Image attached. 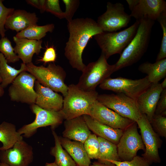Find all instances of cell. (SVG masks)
<instances>
[{"label":"cell","mask_w":166,"mask_h":166,"mask_svg":"<svg viewBox=\"0 0 166 166\" xmlns=\"http://www.w3.org/2000/svg\"><path fill=\"white\" fill-rule=\"evenodd\" d=\"M69 37L65 48V55L72 67L82 72L86 65L82 54L90 39L103 31L97 22L88 18L73 19L68 22Z\"/></svg>","instance_id":"1"},{"label":"cell","mask_w":166,"mask_h":166,"mask_svg":"<svg viewBox=\"0 0 166 166\" xmlns=\"http://www.w3.org/2000/svg\"><path fill=\"white\" fill-rule=\"evenodd\" d=\"M139 20L140 24L135 36L114 64L116 71L136 63L147 51L155 22L147 18Z\"/></svg>","instance_id":"2"},{"label":"cell","mask_w":166,"mask_h":166,"mask_svg":"<svg viewBox=\"0 0 166 166\" xmlns=\"http://www.w3.org/2000/svg\"><path fill=\"white\" fill-rule=\"evenodd\" d=\"M98 95L96 90L85 91L80 89L77 85H69L67 94L63 98L62 107L59 111L63 119L68 120L88 115Z\"/></svg>","instance_id":"3"},{"label":"cell","mask_w":166,"mask_h":166,"mask_svg":"<svg viewBox=\"0 0 166 166\" xmlns=\"http://www.w3.org/2000/svg\"><path fill=\"white\" fill-rule=\"evenodd\" d=\"M140 22L136 20L133 24L122 31H103L94 38L106 59L116 54L121 53L135 36Z\"/></svg>","instance_id":"4"},{"label":"cell","mask_w":166,"mask_h":166,"mask_svg":"<svg viewBox=\"0 0 166 166\" xmlns=\"http://www.w3.org/2000/svg\"><path fill=\"white\" fill-rule=\"evenodd\" d=\"M27 70L42 85L56 92L61 93L65 97L68 86L65 84L66 73L60 66L50 63L47 67L37 66L31 62L26 64Z\"/></svg>","instance_id":"5"},{"label":"cell","mask_w":166,"mask_h":166,"mask_svg":"<svg viewBox=\"0 0 166 166\" xmlns=\"http://www.w3.org/2000/svg\"><path fill=\"white\" fill-rule=\"evenodd\" d=\"M107 60L101 53L97 60L86 65L76 84L78 87L85 91L96 90L98 85L116 71L115 64L109 65Z\"/></svg>","instance_id":"6"},{"label":"cell","mask_w":166,"mask_h":166,"mask_svg":"<svg viewBox=\"0 0 166 166\" xmlns=\"http://www.w3.org/2000/svg\"><path fill=\"white\" fill-rule=\"evenodd\" d=\"M97 100L121 116L136 122L142 114L136 100L122 93L98 94Z\"/></svg>","instance_id":"7"},{"label":"cell","mask_w":166,"mask_h":166,"mask_svg":"<svg viewBox=\"0 0 166 166\" xmlns=\"http://www.w3.org/2000/svg\"><path fill=\"white\" fill-rule=\"evenodd\" d=\"M148 76L139 79L132 80L122 77L104 80L99 85L102 89L122 93L136 100L138 97L151 85Z\"/></svg>","instance_id":"8"},{"label":"cell","mask_w":166,"mask_h":166,"mask_svg":"<svg viewBox=\"0 0 166 166\" xmlns=\"http://www.w3.org/2000/svg\"><path fill=\"white\" fill-rule=\"evenodd\" d=\"M136 122L140 129L145 147L144 152L142 156L150 164L153 163H160L158 150L161 146L162 141L160 136L153 129L145 114L142 113Z\"/></svg>","instance_id":"9"},{"label":"cell","mask_w":166,"mask_h":166,"mask_svg":"<svg viewBox=\"0 0 166 166\" xmlns=\"http://www.w3.org/2000/svg\"><path fill=\"white\" fill-rule=\"evenodd\" d=\"M36 79L26 71L21 73L16 77L8 89L11 101L26 103L35 104L37 94L34 89Z\"/></svg>","instance_id":"10"},{"label":"cell","mask_w":166,"mask_h":166,"mask_svg":"<svg viewBox=\"0 0 166 166\" xmlns=\"http://www.w3.org/2000/svg\"><path fill=\"white\" fill-rule=\"evenodd\" d=\"M124 9L121 3L107 2L106 11L98 17L97 22L103 31L116 32L127 26L131 17Z\"/></svg>","instance_id":"11"},{"label":"cell","mask_w":166,"mask_h":166,"mask_svg":"<svg viewBox=\"0 0 166 166\" xmlns=\"http://www.w3.org/2000/svg\"><path fill=\"white\" fill-rule=\"evenodd\" d=\"M117 145L118 155L121 161H130L137 156L139 150L144 151V145L138 131L136 122H134L123 130Z\"/></svg>","instance_id":"12"},{"label":"cell","mask_w":166,"mask_h":166,"mask_svg":"<svg viewBox=\"0 0 166 166\" xmlns=\"http://www.w3.org/2000/svg\"><path fill=\"white\" fill-rule=\"evenodd\" d=\"M30 109L35 115L34 120L17 130L20 135L25 138L33 136L39 128L49 126L53 128H55L61 124L63 119L59 111L46 110L35 104L30 105Z\"/></svg>","instance_id":"13"},{"label":"cell","mask_w":166,"mask_h":166,"mask_svg":"<svg viewBox=\"0 0 166 166\" xmlns=\"http://www.w3.org/2000/svg\"><path fill=\"white\" fill-rule=\"evenodd\" d=\"M131 13V17L136 20L147 18L155 21L166 12L164 0H126Z\"/></svg>","instance_id":"14"},{"label":"cell","mask_w":166,"mask_h":166,"mask_svg":"<svg viewBox=\"0 0 166 166\" xmlns=\"http://www.w3.org/2000/svg\"><path fill=\"white\" fill-rule=\"evenodd\" d=\"M33 159L32 147L23 139L17 141L11 148L0 151L1 162L10 166H29Z\"/></svg>","instance_id":"15"},{"label":"cell","mask_w":166,"mask_h":166,"mask_svg":"<svg viewBox=\"0 0 166 166\" xmlns=\"http://www.w3.org/2000/svg\"><path fill=\"white\" fill-rule=\"evenodd\" d=\"M88 115L101 123L123 130L135 122L121 116L97 100L92 105Z\"/></svg>","instance_id":"16"},{"label":"cell","mask_w":166,"mask_h":166,"mask_svg":"<svg viewBox=\"0 0 166 166\" xmlns=\"http://www.w3.org/2000/svg\"><path fill=\"white\" fill-rule=\"evenodd\" d=\"M163 90L159 83H152L136 100L141 113L146 115L150 123L155 115L156 106Z\"/></svg>","instance_id":"17"},{"label":"cell","mask_w":166,"mask_h":166,"mask_svg":"<svg viewBox=\"0 0 166 166\" xmlns=\"http://www.w3.org/2000/svg\"><path fill=\"white\" fill-rule=\"evenodd\" d=\"M34 89L37 94L35 104L44 109L59 111L63 106L62 96L50 89L45 86L36 80Z\"/></svg>","instance_id":"18"},{"label":"cell","mask_w":166,"mask_h":166,"mask_svg":"<svg viewBox=\"0 0 166 166\" xmlns=\"http://www.w3.org/2000/svg\"><path fill=\"white\" fill-rule=\"evenodd\" d=\"M65 120V129L62 133L63 137L84 143L91 134V132L83 116Z\"/></svg>","instance_id":"19"},{"label":"cell","mask_w":166,"mask_h":166,"mask_svg":"<svg viewBox=\"0 0 166 166\" xmlns=\"http://www.w3.org/2000/svg\"><path fill=\"white\" fill-rule=\"evenodd\" d=\"M13 40L15 44L14 48L15 53L26 64L32 62L34 54L38 55L43 48L42 40H37L19 38L14 36Z\"/></svg>","instance_id":"20"},{"label":"cell","mask_w":166,"mask_h":166,"mask_svg":"<svg viewBox=\"0 0 166 166\" xmlns=\"http://www.w3.org/2000/svg\"><path fill=\"white\" fill-rule=\"evenodd\" d=\"M38 18L35 13H30L26 10H17L7 18L5 28L20 32L27 27L37 25Z\"/></svg>","instance_id":"21"},{"label":"cell","mask_w":166,"mask_h":166,"mask_svg":"<svg viewBox=\"0 0 166 166\" xmlns=\"http://www.w3.org/2000/svg\"><path fill=\"white\" fill-rule=\"evenodd\" d=\"M83 116L89 128L95 134L117 145L123 134V130L114 128L101 123L89 115Z\"/></svg>","instance_id":"22"},{"label":"cell","mask_w":166,"mask_h":166,"mask_svg":"<svg viewBox=\"0 0 166 166\" xmlns=\"http://www.w3.org/2000/svg\"><path fill=\"white\" fill-rule=\"evenodd\" d=\"M61 144L66 151L77 165L90 166L91 159L85 149L84 144L72 141L64 137H59Z\"/></svg>","instance_id":"23"},{"label":"cell","mask_w":166,"mask_h":166,"mask_svg":"<svg viewBox=\"0 0 166 166\" xmlns=\"http://www.w3.org/2000/svg\"><path fill=\"white\" fill-rule=\"evenodd\" d=\"M139 70L147 75L149 81L156 83L166 77V58L152 63L148 61L142 63L138 67Z\"/></svg>","instance_id":"24"},{"label":"cell","mask_w":166,"mask_h":166,"mask_svg":"<svg viewBox=\"0 0 166 166\" xmlns=\"http://www.w3.org/2000/svg\"><path fill=\"white\" fill-rule=\"evenodd\" d=\"M22 139V136L17 130L14 124L6 121L0 124V141L2 144L0 151L11 148L17 141Z\"/></svg>","instance_id":"25"},{"label":"cell","mask_w":166,"mask_h":166,"mask_svg":"<svg viewBox=\"0 0 166 166\" xmlns=\"http://www.w3.org/2000/svg\"><path fill=\"white\" fill-rule=\"evenodd\" d=\"M27 70L26 64L23 63L18 69L9 65L4 55L0 52V77L2 80L1 85L4 89L12 83L21 73Z\"/></svg>","instance_id":"26"},{"label":"cell","mask_w":166,"mask_h":166,"mask_svg":"<svg viewBox=\"0 0 166 166\" xmlns=\"http://www.w3.org/2000/svg\"><path fill=\"white\" fill-rule=\"evenodd\" d=\"M99 144L98 161L111 164V160L121 161L118 156L117 145L103 138L98 136Z\"/></svg>","instance_id":"27"},{"label":"cell","mask_w":166,"mask_h":166,"mask_svg":"<svg viewBox=\"0 0 166 166\" xmlns=\"http://www.w3.org/2000/svg\"><path fill=\"white\" fill-rule=\"evenodd\" d=\"M55 145L50 150L51 155L54 156V162L58 166H77L76 163L61 145L59 136L56 132L52 131Z\"/></svg>","instance_id":"28"},{"label":"cell","mask_w":166,"mask_h":166,"mask_svg":"<svg viewBox=\"0 0 166 166\" xmlns=\"http://www.w3.org/2000/svg\"><path fill=\"white\" fill-rule=\"evenodd\" d=\"M54 28L53 24H49L42 26L37 25L32 26L18 32L15 36L19 38L39 40L45 36L47 33L52 32Z\"/></svg>","instance_id":"29"},{"label":"cell","mask_w":166,"mask_h":166,"mask_svg":"<svg viewBox=\"0 0 166 166\" xmlns=\"http://www.w3.org/2000/svg\"><path fill=\"white\" fill-rule=\"evenodd\" d=\"M0 52L4 55L8 63H14L19 60L11 42L7 37H5L0 39Z\"/></svg>","instance_id":"30"},{"label":"cell","mask_w":166,"mask_h":166,"mask_svg":"<svg viewBox=\"0 0 166 166\" xmlns=\"http://www.w3.org/2000/svg\"><path fill=\"white\" fill-rule=\"evenodd\" d=\"M85 151L90 159H97L99 151V144L98 136L91 134L84 143Z\"/></svg>","instance_id":"31"},{"label":"cell","mask_w":166,"mask_h":166,"mask_svg":"<svg viewBox=\"0 0 166 166\" xmlns=\"http://www.w3.org/2000/svg\"><path fill=\"white\" fill-rule=\"evenodd\" d=\"M157 20L159 22L162 29L163 36L160 50L156 61L166 58V12L161 14Z\"/></svg>","instance_id":"32"},{"label":"cell","mask_w":166,"mask_h":166,"mask_svg":"<svg viewBox=\"0 0 166 166\" xmlns=\"http://www.w3.org/2000/svg\"><path fill=\"white\" fill-rule=\"evenodd\" d=\"M150 123L154 131L160 136L166 137L165 117L160 114H155Z\"/></svg>","instance_id":"33"},{"label":"cell","mask_w":166,"mask_h":166,"mask_svg":"<svg viewBox=\"0 0 166 166\" xmlns=\"http://www.w3.org/2000/svg\"><path fill=\"white\" fill-rule=\"evenodd\" d=\"M3 1L0 0V35L2 38L5 35V25L6 19L14 10V8L6 7L2 3Z\"/></svg>","instance_id":"34"},{"label":"cell","mask_w":166,"mask_h":166,"mask_svg":"<svg viewBox=\"0 0 166 166\" xmlns=\"http://www.w3.org/2000/svg\"><path fill=\"white\" fill-rule=\"evenodd\" d=\"M59 0H46L45 11L59 19L65 18L64 12L61 9Z\"/></svg>","instance_id":"35"},{"label":"cell","mask_w":166,"mask_h":166,"mask_svg":"<svg viewBox=\"0 0 166 166\" xmlns=\"http://www.w3.org/2000/svg\"><path fill=\"white\" fill-rule=\"evenodd\" d=\"M65 6L64 12L65 18L69 22L73 19V16L78 9L80 4L79 0H62Z\"/></svg>","instance_id":"36"},{"label":"cell","mask_w":166,"mask_h":166,"mask_svg":"<svg viewBox=\"0 0 166 166\" xmlns=\"http://www.w3.org/2000/svg\"><path fill=\"white\" fill-rule=\"evenodd\" d=\"M110 162L116 166H150V164L143 157L138 156L129 161L111 160Z\"/></svg>","instance_id":"37"},{"label":"cell","mask_w":166,"mask_h":166,"mask_svg":"<svg viewBox=\"0 0 166 166\" xmlns=\"http://www.w3.org/2000/svg\"><path fill=\"white\" fill-rule=\"evenodd\" d=\"M57 58V54L55 48L53 46L47 47L45 50L43 57L38 60V61L42 62L45 64L53 62Z\"/></svg>","instance_id":"38"},{"label":"cell","mask_w":166,"mask_h":166,"mask_svg":"<svg viewBox=\"0 0 166 166\" xmlns=\"http://www.w3.org/2000/svg\"><path fill=\"white\" fill-rule=\"evenodd\" d=\"M166 112V89L162 91L157 102L155 114L161 115Z\"/></svg>","instance_id":"39"},{"label":"cell","mask_w":166,"mask_h":166,"mask_svg":"<svg viewBox=\"0 0 166 166\" xmlns=\"http://www.w3.org/2000/svg\"><path fill=\"white\" fill-rule=\"evenodd\" d=\"M26 1L28 4L39 9V0H27Z\"/></svg>","instance_id":"40"},{"label":"cell","mask_w":166,"mask_h":166,"mask_svg":"<svg viewBox=\"0 0 166 166\" xmlns=\"http://www.w3.org/2000/svg\"><path fill=\"white\" fill-rule=\"evenodd\" d=\"M90 166H116L114 164L112 163L111 164H105L101 163L99 161H95L91 164Z\"/></svg>","instance_id":"41"},{"label":"cell","mask_w":166,"mask_h":166,"mask_svg":"<svg viewBox=\"0 0 166 166\" xmlns=\"http://www.w3.org/2000/svg\"><path fill=\"white\" fill-rule=\"evenodd\" d=\"M39 10L40 12L42 13L45 11V6L46 0H39Z\"/></svg>","instance_id":"42"},{"label":"cell","mask_w":166,"mask_h":166,"mask_svg":"<svg viewBox=\"0 0 166 166\" xmlns=\"http://www.w3.org/2000/svg\"><path fill=\"white\" fill-rule=\"evenodd\" d=\"M160 86L163 89H166V78L165 77L163 82L160 84Z\"/></svg>","instance_id":"43"},{"label":"cell","mask_w":166,"mask_h":166,"mask_svg":"<svg viewBox=\"0 0 166 166\" xmlns=\"http://www.w3.org/2000/svg\"><path fill=\"white\" fill-rule=\"evenodd\" d=\"M4 93V88L2 87L0 84V97L2 96Z\"/></svg>","instance_id":"44"},{"label":"cell","mask_w":166,"mask_h":166,"mask_svg":"<svg viewBox=\"0 0 166 166\" xmlns=\"http://www.w3.org/2000/svg\"><path fill=\"white\" fill-rule=\"evenodd\" d=\"M45 166H58L55 162L51 163H46Z\"/></svg>","instance_id":"45"},{"label":"cell","mask_w":166,"mask_h":166,"mask_svg":"<svg viewBox=\"0 0 166 166\" xmlns=\"http://www.w3.org/2000/svg\"><path fill=\"white\" fill-rule=\"evenodd\" d=\"M0 166H10L5 163L0 162Z\"/></svg>","instance_id":"46"},{"label":"cell","mask_w":166,"mask_h":166,"mask_svg":"<svg viewBox=\"0 0 166 166\" xmlns=\"http://www.w3.org/2000/svg\"><path fill=\"white\" fill-rule=\"evenodd\" d=\"M1 82H2V80H1V79L0 77V83H1Z\"/></svg>","instance_id":"47"},{"label":"cell","mask_w":166,"mask_h":166,"mask_svg":"<svg viewBox=\"0 0 166 166\" xmlns=\"http://www.w3.org/2000/svg\"><path fill=\"white\" fill-rule=\"evenodd\" d=\"M77 166H78V165H77Z\"/></svg>","instance_id":"48"}]
</instances>
